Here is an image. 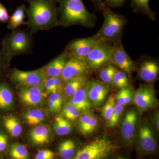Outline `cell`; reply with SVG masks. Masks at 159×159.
Instances as JSON below:
<instances>
[{"mask_svg":"<svg viewBox=\"0 0 159 159\" xmlns=\"http://www.w3.org/2000/svg\"><path fill=\"white\" fill-rule=\"evenodd\" d=\"M100 41H101L97 34L92 37L75 39L69 43L65 52L69 57L85 61L89 52Z\"/></svg>","mask_w":159,"mask_h":159,"instance_id":"obj_8","label":"cell"},{"mask_svg":"<svg viewBox=\"0 0 159 159\" xmlns=\"http://www.w3.org/2000/svg\"><path fill=\"white\" fill-rule=\"evenodd\" d=\"M63 104L62 96L59 93L49 94L48 107L51 113L58 112L61 109Z\"/></svg>","mask_w":159,"mask_h":159,"instance_id":"obj_31","label":"cell"},{"mask_svg":"<svg viewBox=\"0 0 159 159\" xmlns=\"http://www.w3.org/2000/svg\"><path fill=\"white\" fill-rule=\"evenodd\" d=\"M117 71L116 68L115 66L111 64L107 65L100 71L99 78L107 84L113 85V79Z\"/></svg>","mask_w":159,"mask_h":159,"instance_id":"obj_33","label":"cell"},{"mask_svg":"<svg viewBox=\"0 0 159 159\" xmlns=\"http://www.w3.org/2000/svg\"><path fill=\"white\" fill-rule=\"evenodd\" d=\"M80 116L78 122V128L80 133L84 136L93 134L97 130L99 121L97 116L89 112H84Z\"/></svg>","mask_w":159,"mask_h":159,"instance_id":"obj_21","label":"cell"},{"mask_svg":"<svg viewBox=\"0 0 159 159\" xmlns=\"http://www.w3.org/2000/svg\"><path fill=\"white\" fill-rule=\"evenodd\" d=\"M116 104V99L113 96L109 97L105 102L102 110V116L106 122L108 123L112 114L113 112L114 107Z\"/></svg>","mask_w":159,"mask_h":159,"instance_id":"obj_36","label":"cell"},{"mask_svg":"<svg viewBox=\"0 0 159 159\" xmlns=\"http://www.w3.org/2000/svg\"><path fill=\"white\" fill-rule=\"evenodd\" d=\"M126 0H104V4L110 8L121 7L125 3Z\"/></svg>","mask_w":159,"mask_h":159,"instance_id":"obj_42","label":"cell"},{"mask_svg":"<svg viewBox=\"0 0 159 159\" xmlns=\"http://www.w3.org/2000/svg\"><path fill=\"white\" fill-rule=\"evenodd\" d=\"M8 135L0 124V158H4L6 156L9 146Z\"/></svg>","mask_w":159,"mask_h":159,"instance_id":"obj_37","label":"cell"},{"mask_svg":"<svg viewBox=\"0 0 159 159\" xmlns=\"http://www.w3.org/2000/svg\"><path fill=\"white\" fill-rule=\"evenodd\" d=\"M159 64L154 60L146 59L142 63L139 69L140 78L148 83L155 81L159 74Z\"/></svg>","mask_w":159,"mask_h":159,"instance_id":"obj_19","label":"cell"},{"mask_svg":"<svg viewBox=\"0 0 159 159\" xmlns=\"http://www.w3.org/2000/svg\"><path fill=\"white\" fill-rule=\"evenodd\" d=\"M62 80L59 77H46L43 84V89L46 95L59 93L62 90Z\"/></svg>","mask_w":159,"mask_h":159,"instance_id":"obj_30","label":"cell"},{"mask_svg":"<svg viewBox=\"0 0 159 159\" xmlns=\"http://www.w3.org/2000/svg\"><path fill=\"white\" fill-rule=\"evenodd\" d=\"M87 84L83 87L71 97L70 103L80 111H88L90 109L92 103L89 99L87 92Z\"/></svg>","mask_w":159,"mask_h":159,"instance_id":"obj_22","label":"cell"},{"mask_svg":"<svg viewBox=\"0 0 159 159\" xmlns=\"http://www.w3.org/2000/svg\"><path fill=\"white\" fill-rule=\"evenodd\" d=\"M55 154L52 151L44 149L39 151L35 155L34 159H54Z\"/></svg>","mask_w":159,"mask_h":159,"instance_id":"obj_40","label":"cell"},{"mask_svg":"<svg viewBox=\"0 0 159 159\" xmlns=\"http://www.w3.org/2000/svg\"><path fill=\"white\" fill-rule=\"evenodd\" d=\"M93 4L95 9L97 11H100L101 7L104 4L102 0H90Z\"/></svg>","mask_w":159,"mask_h":159,"instance_id":"obj_43","label":"cell"},{"mask_svg":"<svg viewBox=\"0 0 159 159\" xmlns=\"http://www.w3.org/2000/svg\"><path fill=\"white\" fill-rule=\"evenodd\" d=\"M68 58L64 51L43 67L42 69L46 77H60Z\"/></svg>","mask_w":159,"mask_h":159,"instance_id":"obj_17","label":"cell"},{"mask_svg":"<svg viewBox=\"0 0 159 159\" xmlns=\"http://www.w3.org/2000/svg\"><path fill=\"white\" fill-rule=\"evenodd\" d=\"M7 76L12 83L18 86H43L46 78L42 68L29 71L13 69Z\"/></svg>","mask_w":159,"mask_h":159,"instance_id":"obj_6","label":"cell"},{"mask_svg":"<svg viewBox=\"0 0 159 159\" xmlns=\"http://www.w3.org/2000/svg\"><path fill=\"white\" fill-rule=\"evenodd\" d=\"M133 101L139 112L143 113L156 103L154 90L151 86L142 85L134 93Z\"/></svg>","mask_w":159,"mask_h":159,"instance_id":"obj_12","label":"cell"},{"mask_svg":"<svg viewBox=\"0 0 159 159\" xmlns=\"http://www.w3.org/2000/svg\"><path fill=\"white\" fill-rule=\"evenodd\" d=\"M6 156L8 159H30V157L28 148L20 143L9 144Z\"/></svg>","mask_w":159,"mask_h":159,"instance_id":"obj_26","label":"cell"},{"mask_svg":"<svg viewBox=\"0 0 159 159\" xmlns=\"http://www.w3.org/2000/svg\"><path fill=\"white\" fill-rule=\"evenodd\" d=\"M58 3L59 26L64 27L78 25L87 28L95 26V13L86 8L83 0H55Z\"/></svg>","mask_w":159,"mask_h":159,"instance_id":"obj_2","label":"cell"},{"mask_svg":"<svg viewBox=\"0 0 159 159\" xmlns=\"http://www.w3.org/2000/svg\"><path fill=\"white\" fill-rule=\"evenodd\" d=\"M111 63L125 73L131 74L134 69V63L123 48L121 42L111 46Z\"/></svg>","mask_w":159,"mask_h":159,"instance_id":"obj_14","label":"cell"},{"mask_svg":"<svg viewBox=\"0 0 159 159\" xmlns=\"http://www.w3.org/2000/svg\"><path fill=\"white\" fill-rule=\"evenodd\" d=\"M63 116L69 121H75L80 116V111L70 102L64 106L62 112Z\"/></svg>","mask_w":159,"mask_h":159,"instance_id":"obj_35","label":"cell"},{"mask_svg":"<svg viewBox=\"0 0 159 159\" xmlns=\"http://www.w3.org/2000/svg\"><path fill=\"white\" fill-rule=\"evenodd\" d=\"M136 148L140 156L155 154L157 151L156 139L149 125L147 124H143L139 128Z\"/></svg>","mask_w":159,"mask_h":159,"instance_id":"obj_9","label":"cell"},{"mask_svg":"<svg viewBox=\"0 0 159 159\" xmlns=\"http://www.w3.org/2000/svg\"><path fill=\"white\" fill-rule=\"evenodd\" d=\"M14 104V94L11 87L4 81H0V113L11 110Z\"/></svg>","mask_w":159,"mask_h":159,"instance_id":"obj_20","label":"cell"},{"mask_svg":"<svg viewBox=\"0 0 159 159\" xmlns=\"http://www.w3.org/2000/svg\"><path fill=\"white\" fill-rule=\"evenodd\" d=\"M111 46L103 42L97 43L88 54L85 62L91 69H98L111 63Z\"/></svg>","mask_w":159,"mask_h":159,"instance_id":"obj_7","label":"cell"},{"mask_svg":"<svg viewBox=\"0 0 159 159\" xmlns=\"http://www.w3.org/2000/svg\"><path fill=\"white\" fill-rule=\"evenodd\" d=\"M2 159V158H0V159Z\"/></svg>","mask_w":159,"mask_h":159,"instance_id":"obj_47","label":"cell"},{"mask_svg":"<svg viewBox=\"0 0 159 159\" xmlns=\"http://www.w3.org/2000/svg\"><path fill=\"white\" fill-rule=\"evenodd\" d=\"M150 0H131L130 7L135 13H140L147 16L150 19L154 20L156 12L149 8L148 3Z\"/></svg>","mask_w":159,"mask_h":159,"instance_id":"obj_29","label":"cell"},{"mask_svg":"<svg viewBox=\"0 0 159 159\" xmlns=\"http://www.w3.org/2000/svg\"><path fill=\"white\" fill-rule=\"evenodd\" d=\"M118 149L108 138H98L79 148L71 159H110Z\"/></svg>","mask_w":159,"mask_h":159,"instance_id":"obj_5","label":"cell"},{"mask_svg":"<svg viewBox=\"0 0 159 159\" xmlns=\"http://www.w3.org/2000/svg\"><path fill=\"white\" fill-rule=\"evenodd\" d=\"M10 16L6 7L0 2V22L2 23H8Z\"/></svg>","mask_w":159,"mask_h":159,"instance_id":"obj_41","label":"cell"},{"mask_svg":"<svg viewBox=\"0 0 159 159\" xmlns=\"http://www.w3.org/2000/svg\"><path fill=\"white\" fill-rule=\"evenodd\" d=\"M154 120L157 129H158V130H159V114H157V115H156L155 116V118Z\"/></svg>","mask_w":159,"mask_h":159,"instance_id":"obj_44","label":"cell"},{"mask_svg":"<svg viewBox=\"0 0 159 159\" xmlns=\"http://www.w3.org/2000/svg\"><path fill=\"white\" fill-rule=\"evenodd\" d=\"M109 88L102 81L92 80L87 84V92L90 101L94 106L99 107L106 98Z\"/></svg>","mask_w":159,"mask_h":159,"instance_id":"obj_15","label":"cell"},{"mask_svg":"<svg viewBox=\"0 0 159 159\" xmlns=\"http://www.w3.org/2000/svg\"><path fill=\"white\" fill-rule=\"evenodd\" d=\"M25 122L30 126L40 125L45 121L46 116L44 112L37 108L31 109L23 114Z\"/></svg>","mask_w":159,"mask_h":159,"instance_id":"obj_27","label":"cell"},{"mask_svg":"<svg viewBox=\"0 0 159 159\" xmlns=\"http://www.w3.org/2000/svg\"><path fill=\"white\" fill-rule=\"evenodd\" d=\"M0 124L8 135L12 138L20 136L23 128L16 117L11 115H0Z\"/></svg>","mask_w":159,"mask_h":159,"instance_id":"obj_18","label":"cell"},{"mask_svg":"<svg viewBox=\"0 0 159 159\" xmlns=\"http://www.w3.org/2000/svg\"><path fill=\"white\" fill-rule=\"evenodd\" d=\"M32 34L24 30H13L3 39L0 50L10 61L15 56L29 54L33 47Z\"/></svg>","mask_w":159,"mask_h":159,"instance_id":"obj_4","label":"cell"},{"mask_svg":"<svg viewBox=\"0 0 159 159\" xmlns=\"http://www.w3.org/2000/svg\"><path fill=\"white\" fill-rule=\"evenodd\" d=\"M2 159H5V158H2Z\"/></svg>","mask_w":159,"mask_h":159,"instance_id":"obj_46","label":"cell"},{"mask_svg":"<svg viewBox=\"0 0 159 159\" xmlns=\"http://www.w3.org/2000/svg\"><path fill=\"white\" fill-rule=\"evenodd\" d=\"M26 9V6L24 4L18 6L9 18L7 26L8 29L13 31L22 25H27V22L25 21Z\"/></svg>","mask_w":159,"mask_h":159,"instance_id":"obj_23","label":"cell"},{"mask_svg":"<svg viewBox=\"0 0 159 159\" xmlns=\"http://www.w3.org/2000/svg\"><path fill=\"white\" fill-rule=\"evenodd\" d=\"M29 4L26 9L27 25L31 34L49 30L59 26L58 9L55 0H25Z\"/></svg>","mask_w":159,"mask_h":159,"instance_id":"obj_1","label":"cell"},{"mask_svg":"<svg viewBox=\"0 0 159 159\" xmlns=\"http://www.w3.org/2000/svg\"><path fill=\"white\" fill-rule=\"evenodd\" d=\"M138 121V113L135 109H129L126 111L120 131L123 144L129 149L133 148L135 142Z\"/></svg>","mask_w":159,"mask_h":159,"instance_id":"obj_10","label":"cell"},{"mask_svg":"<svg viewBox=\"0 0 159 159\" xmlns=\"http://www.w3.org/2000/svg\"><path fill=\"white\" fill-rule=\"evenodd\" d=\"M90 70L85 61L69 57L60 77L65 82L76 77L86 76Z\"/></svg>","mask_w":159,"mask_h":159,"instance_id":"obj_13","label":"cell"},{"mask_svg":"<svg viewBox=\"0 0 159 159\" xmlns=\"http://www.w3.org/2000/svg\"><path fill=\"white\" fill-rule=\"evenodd\" d=\"M134 93L131 88H125L121 89L117 94L116 99L117 103L122 106L126 105L132 102Z\"/></svg>","mask_w":159,"mask_h":159,"instance_id":"obj_32","label":"cell"},{"mask_svg":"<svg viewBox=\"0 0 159 159\" xmlns=\"http://www.w3.org/2000/svg\"><path fill=\"white\" fill-rule=\"evenodd\" d=\"M113 85L119 89L129 87V80L125 72L122 71H116L113 79Z\"/></svg>","mask_w":159,"mask_h":159,"instance_id":"obj_34","label":"cell"},{"mask_svg":"<svg viewBox=\"0 0 159 159\" xmlns=\"http://www.w3.org/2000/svg\"><path fill=\"white\" fill-rule=\"evenodd\" d=\"M50 127L48 125H39L31 129L29 134V142L36 147L43 146L48 144L51 140Z\"/></svg>","mask_w":159,"mask_h":159,"instance_id":"obj_16","label":"cell"},{"mask_svg":"<svg viewBox=\"0 0 159 159\" xmlns=\"http://www.w3.org/2000/svg\"><path fill=\"white\" fill-rule=\"evenodd\" d=\"M79 148L76 142L69 139L61 142L58 145V154L61 159H71Z\"/></svg>","mask_w":159,"mask_h":159,"instance_id":"obj_24","label":"cell"},{"mask_svg":"<svg viewBox=\"0 0 159 159\" xmlns=\"http://www.w3.org/2000/svg\"><path fill=\"white\" fill-rule=\"evenodd\" d=\"M112 159H128L127 158L122 156H117L113 158Z\"/></svg>","mask_w":159,"mask_h":159,"instance_id":"obj_45","label":"cell"},{"mask_svg":"<svg viewBox=\"0 0 159 159\" xmlns=\"http://www.w3.org/2000/svg\"><path fill=\"white\" fill-rule=\"evenodd\" d=\"M86 84V77L81 76L64 82L62 90L66 97H71L79 89Z\"/></svg>","mask_w":159,"mask_h":159,"instance_id":"obj_25","label":"cell"},{"mask_svg":"<svg viewBox=\"0 0 159 159\" xmlns=\"http://www.w3.org/2000/svg\"><path fill=\"white\" fill-rule=\"evenodd\" d=\"M53 130L60 136L67 135L71 132L73 126L70 121L61 116L56 117L53 124Z\"/></svg>","mask_w":159,"mask_h":159,"instance_id":"obj_28","label":"cell"},{"mask_svg":"<svg viewBox=\"0 0 159 159\" xmlns=\"http://www.w3.org/2000/svg\"><path fill=\"white\" fill-rule=\"evenodd\" d=\"M11 61L7 59L0 50V81L2 80V77L5 74H7V69L9 67Z\"/></svg>","mask_w":159,"mask_h":159,"instance_id":"obj_39","label":"cell"},{"mask_svg":"<svg viewBox=\"0 0 159 159\" xmlns=\"http://www.w3.org/2000/svg\"><path fill=\"white\" fill-rule=\"evenodd\" d=\"M124 107L123 106L116 103L115 104L113 112L108 122V128L112 129L115 128L117 126L118 122L120 120Z\"/></svg>","mask_w":159,"mask_h":159,"instance_id":"obj_38","label":"cell"},{"mask_svg":"<svg viewBox=\"0 0 159 159\" xmlns=\"http://www.w3.org/2000/svg\"><path fill=\"white\" fill-rule=\"evenodd\" d=\"M104 17V21L101 29L97 34L100 40L114 45L121 42L122 31L126 24L125 18L122 15L115 13L105 4L101 10Z\"/></svg>","mask_w":159,"mask_h":159,"instance_id":"obj_3","label":"cell"},{"mask_svg":"<svg viewBox=\"0 0 159 159\" xmlns=\"http://www.w3.org/2000/svg\"><path fill=\"white\" fill-rule=\"evenodd\" d=\"M18 94L23 104L29 107L42 104L47 96L43 86H19Z\"/></svg>","mask_w":159,"mask_h":159,"instance_id":"obj_11","label":"cell"}]
</instances>
